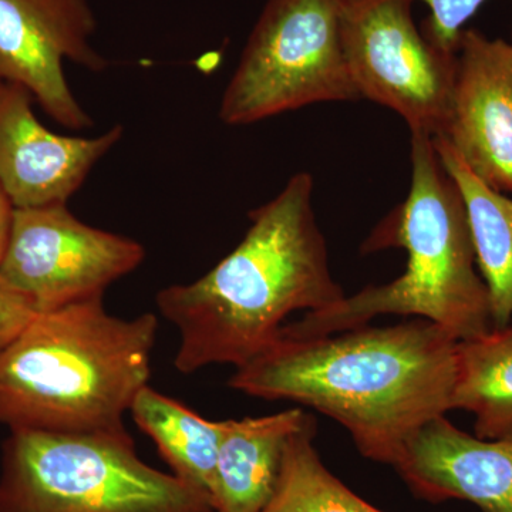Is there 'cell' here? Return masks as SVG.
I'll return each mask as SVG.
<instances>
[{"label":"cell","instance_id":"17","mask_svg":"<svg viewBox=\"0 0 512 512\" xmlns=\"http://www.w3.org/2000/svg\"><path fill=\"white\" fill-rule=\"evenodd\" d=\"M315 436L311 416L289 439L278 487L261 512H384L330 473L313 446Z\"/></svg>","mask_w":512,"mask_h":512},{"label":"cell","instance_id":"2","mask_svg":"<svg viewBox=\"0 0 512 512\" xmlns=\"http://www.w3.org/2000/svg\"><path fill=\"white\" fill-rule=\"evenodd\" d=\"M312 200V175H293L275 198L249 212L247 234L211 271L157 293L158 311L180 335L178 372L245 365L278 338L292 313L345 298Z\"/></svg>","mask_w":512,"mask_h":512},{"label":"cell","instance_id":"13","mask_svg":"<svg viewBox=\"0 0 512 512\" xmlns=\"http://www.w3.org/2000/svg\"><path fill=\"white\" fill-rule=\"evenodd\" d=\"M301 409L264 417L222 420L210 490L215 512H261L274 497L285 450L311 417Z\"/></svg>","mask_w":512,"mask_h":512},{"label":"cell","instance_id":"10","mask_svg":"<svg viewBox=\"0 0 512 512\" xmlns=\"http://www.w3.org/2000/svg\"><path fill=\"white\" fill-rule=\"evenodd\" d=\"M488 187L512 194V37L464 29L444 136Z\"/></svg>","mask_w":512,"mask_h":512},{"label":"cell","instance_id":"22","mask_svg":"<svg viewBox=\"0 0 512 512\" xmlns=\"http://www.w3.org/2000/svg\"><path fill=\"white\" fill-rule=\"evenodd\" d=\"M512 37V36H511Z\"/></svg>","mask_w":512,"mask_h":512},{"label":"cell","instance_id":"16","mask_svg":"<svg viewBox=\"0 0 512 512\" xmlns=\"http://www.w3.org/2000/svg\"><path fill=\"white\" fill-rule=\"evenodd\" d=\"M451 407L474 414L478 439L512 436V325L458 342Z\"/></svg>","mask_w":512,"mask_h":512},{"label":"cell","instance_id":"12","mask_svg":"<svg viewBox=\"0 0 512 512\" xmlns=\"http://www.w3.org/2000/svg\"><path fill=\"white\" fill-rule=\"evenodd\" d=\"M393 468L427 503L461 500L481 512H512V436L478 439L437 417L407 443Z\"/></svg>","mask_w":512,"mask_h":512},{"label":"cell","instance_id":"7","mask_svg":"<svg viewBox=\"0 0 512 512\" xmlns=\"http://www.w3.org/2000/svg\"><path fill=\"white\" fill-rule=\"evenodd\" d=\"M414 0H338L343 53L360 99L399 114L410 133L444 136L457 53L434 45Z\"/></svg>","mask_w":512,"mask_h":512},{"label":"cell","instance_id":"3","mask_svg":"<svg viewBox=\"0 0 512 512\" xmlns=\"http://www.w3.org/2000/svg\"><path fill=\"white\" fill-rule=\"evenodd\" d=\"M158 318L110 315L103 298L36 313L0 349V424L56 433L123 431L148 386Z\"/></svg>","mask_w":512,"mask_h":512},{"label":"cell","instance_id":"20","mask_svg":"<svg viewBox=\"0 0 512 512\" xmlns=\"http://www.w3.org/2000/svg\"><path fill=\"white\" fill-rule=\"evenodd\" d=\"M13 215H15V207L0 187V264H2L6 248H8Z\"/></svg>","mask_w":512,"mask_h":512},{"label":"cell","instance_id":"4","mask_svg":"<svg viewBox=\"0 0 512 512\" xmlns=\"http://www.w3.org/2000/svg\"><path fill=\"white\" fill-rule=\"evenodd\" d=\"M412 181L402 205L363 244V252L403 248L406 271L389 284L367 286L328 308L308 312L281 329L315 338L369 325L380 315L430 320L458 340L491 330L490 302L478 274L463 195L434 147L433 137L412 133Z\"/></svg>","mask_w":512,"mask_h":512},{"label":"cell","instance_id":"11","mask_svg":"<svg viewBox=\"0 0 512 512\" xmlns=\"http://www.w3.org/2000/svg\"><path fill=\"white\" fill-rule=\"evenodd\" d=\"M32 94L15 83L0 92V187L15 208L67 204L124 128L97 137L53 133L33 111Z\"/></svg>","mask_w":512,"mask_h":512},{"label":"cell","instance_id":"19","mask_svg":"<svg viewBox=\"0 0 512 512\" xmlns=\"http://www.w3.org/2000/svg\"><path fill=\"white\" fill-rule=\"evenodd\" d=\"M36 313L29 302L0 285V349L12 342Z\"/></svg>","mask_w":512,"mask_h":512},{"label":"cell","instance_id":"1","mask_svg":"<svg viewBox=\"0 0 512 512\" xmlns=\"http://www.w3.org/2000/svg\"><path fill=\"white\" fill-rule=\"evenodd\" d=\"M458 342L420 318L315 338L281 332L228 384L325 414L349 431L363 457L393 467L426 424L453 410Z\"/></svg>","mask_w":512,"mask_h":512},{"label":"cell","instance_id":"9","mask_svg":"<svg viewBox=\"0 0 512 512\" xmlns=\"http://www.w3.org/2000/svg\"><path fill=\"white\" fill-rule=\"evenodd\" d=\"M96 32L90 0H0V76L25 87L56 123L93 127L63 66L69 60L93 73L109 67L93 46Z\"/></svg>","mask_w":512,"mask_h":512},{"label":"cell","instance_id":"21","mask_svg":"<svg viewBox=\"0 0 512 512\" xmlns=\"http://www.w3.org/2000/svg\"><path fill=\"white\" fill-rule=\"evenodd\" d=\"M5 80H3V77L0 76V92H2L3 86H5Z\"/></svg>","mask_w":512,"mask_h":512},{"label":"cell","instance_id":"18","mask_svg":"<svg viewBox=\"0 0 512 512\" xmlns=\"http://www.w3.org/2000/svg\"><path fill=\"white\" fill-rule=\"evenodd\" d=\"M423 2L430 9V16L421 28L424 35L441 49L457 53L464 25L476 15L485 0H423Z\"/></svg>","mask_w":512,"mask_h":512},{"label":"cell","instance_id":"5","mask_svg":"<svg viewBox=\"0 0 512 512\" xmlns=\"http://www.w3.org/2000/svg\"><path fill=\"white\" fill-rule=\"evenodd\" d=\"M0 512H215L210 494L148 466L127 430H12Z\"/></svg>","mask_w":512,"mask_h":512},{"label":"cell","instance_id":"15","mask_svg":"<svg viewBox=\"0 0 512 512\" xmlns=\"http://www.w3.org/2000/svg\"><path fill=\"white\" fill-rule=\"evenodd\" d=\"M130 414L138 429L154 441L174 476L210 494L220 448L221 421L204 419L150 386L138 392Z\"/></svg>","mask_w":512,"mask_h":512},{"label":"cell","instance_id":"8","mask_svg":"<svg viewBox=\"0 0 512 512\" xmlns=\"http://www.w3.org/2000/svg\"><path fill=\"white\" fill-rule=\"evenodd\" d=\"M146 249L136 239L80 221L67 204L15 208L0 285L37 313L103 298L136 271Z\"/></svg>","mask_w":512,"mask_h":512},{"label":"cell","instance_id":"6","mask_svg":"<svg viewBox=\"0 0 512 512\" xmlns=\"http://www.w3.org/2000/svg\"><path fill=\"white\" fill-rule=\"evenodd\" d=\"M338 0H266L220 104L227 126H248L316 103L359 101Z\"/></svg>","mask_w":512,"mask_h":512},{"label":"cell","instance_id":"14","mask_svg":"<svg viewBox=\"0 0 512 512\" xmlns=\"http://www.w3.org/2000/svg\"><path fill=\"white\" fill-rule=\"evenodd\" d=\"M434 147L466 204L474 252L488 291L491 329L512 325V200L481 181L444 137Z\"/></svg>","mask_w":512,"mask_h":512}]
</instances>
